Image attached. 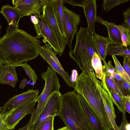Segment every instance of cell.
Listing matches in <instances>:
<instances>
[{"instance_id": "1", "label": "cell", "mask_w": 130, "mask_h": 130, "mask_svg": "<svg viewBox=\"0 0 130 130\" xmlns=\"http://www.w3.org/2000/svg\"><path fill=\"white\" fill-rule=\"evenodd\" d=\"M41 42L24 30H17L0 38V66H17L36 58Z\"/></svg>"}, {"instance_id": "2", "label": "cell", "mask_w": 130, "mask_h": 130, "mask_svg": "<svg viewBox=\"0 0 130 130\" xmlns=\"http://www.w3.org/2000/svg\"><path fill=\"white\" fill-rule=\"evenodd\" d=\"M96 78L94 71L87 74L82 73L76 80L74 90L85 98L98 118L104 130H113L97 87Z\"/></svg>"}, {"instance_id": "3", "label": "cell", "mask_w": 130, "mask_h": 130, "mask_svg": "<svg viewBox=\"0 0 130 130\" xmlns=\"http://www.w3.org/2000/svg\"><path fill=\"white\" fill-rule=\"evenodd\" d=\"M58 116L70 130H94L86 116L78 94L74 90L62 94Z\"/></svg>"}, {"instance_id": "4", "label": "cell", "mask_w": 130, "mask_h": 130, "mask_svg": "<svg viewBox=\"0 0 130 130\" xmlns=\"http://www.w3.org/2000/svg\"><path fill=\"white\" fill-rule=\"evenodd\" d=\"M93 35L87 28L81 27L76 34V42L70 57L76 63L82 73L87 74L94 71L91 60L95 52Z\"/></svg>"}, {"instance_id": "5", "label": "cell", "mask_w": 130, "mask_h": 130, "mask_svg": "<svg viewBox=\"0 0 130 130\" xmlns=\"http://www.w3.org/2000/svg\"><path fill=\"white\" fill-rule=\"evenodd\" d=\"M41 76L45 81L44 86L41 93L37 97L38 105L31 114L27 124V126L33 124L37 120L52 94L54 92H60L61 86L56 72L54 70L48 67L46 71L41 73Z\"/></svg>"}, {"instance_id": "6", "label": "cell", "mask_w": 130, "mask_h": 130, "mask_svg": "<svg viewBox=\"0 0 130 130\" xmlns=\"http://www.w3.org/2000/svg\"><path fill=\"white\" fill-rule=\"evenodd\" d=\"M30 20L34 24V28L35 30L37 36L40 39L41 37L44 39L43 42L46 43L47 42L50 45L54 51L59 56L61 54L58 44L56 36L53 30L47 22L42 17L41 14L38 16L31 15Z\"/></svg>"}, {"instance_id": "7", "label": "cell", "mask_w": 130, "mask_h": 130, "mask_svg": "<svg viewBox=\"0 0 130 130\" xmlns=\"http://www.w3.org/2000/svg\"><path fill=\"white\" fill-rule=\"evenodd\" d=\"M60 92H54L51 95L44 108L36 122L27 126L28 130H39L44 122L51 117L58 116L61 106Z\"/></svg>"}, {"instance_id": "8", "label": "cell", "mask_w": 130, "mask_h": 130, "mask_svg": "<svg viewBox=\"0 0 130 130\" xmlns=\"http://www.w3.org/2000/svg\"><path fill=\"white\" fill-rule=\"evenodd\" d=\"M39 54L46 61L52 69L59 74L70 87L74 88L75 83L73 81L62 67L56 56L57 53L52 49L48 43L41 46L39 49Z\"/></svg>"}, {"instance_id": "9", "label": "cell", "mask_w": 130, "mask_h": 130, "mask_svg": "<svg viewBox=\"0 0 130 130\" xmlns=\"http://www.w3.org/2000/svg\"><path fill=\"white\" fill-rule=\"evenodd\" d=\"M63 26L66 45L72 50V43L75 35L77 32L78 25L81 22L80 15L63 6Z\"/></svg>"}, {"instance_id": "10", "label": "cell", "mask_w": 130, "mask_h": 130, "mask_svg": "<svg viewBox=\"0 0 130 130\" xmlns=\"http://www.w3.org/2000/svg\"><path fill=\"white\" fill-rule=\"evenodd\" d=\"M96 83L100 93L105 111L114 130H119V126L116 123V115L111 94L106 84L104 76L99 80L96 79Z\"/></svg>"}, {"instance_id": "11", "label": "cell", "mask_w": 130, "mask_h": 130, "mask_svg": "<svg viewBox=\"0 0 130 130\" xmlns=\"http://www.w3.org/2000/svg\"><path fill=\"white\" fill-rule=\"evenodd\" d=\"M42 12L41 16L49 24L55 34L62 55L66 45L65 39L60 31L55 18L53 7L49 0L43 7Z\"/></svg>"}, {"instance_id": "12", "label": "cell", "mask_w": 130, "mask_h": 130, "mask_svg": "<svg viewBox=\"0 0 130 130\" xmlns=\"http://www.w3.org/2000/svg\"><path fill=\"white\" fill-rule=\"evenodd\" d=\"M39 92L38 89H29L13 96L2 107L3 109L1 113L6 115L15 108L31 102L37 98Z\"/></svg>"}, {"instance_id": "13", "label": "cell", "mask_w": 130, "mask_h": 130, "mask_svg": "<svg viewBox=\"0 0 130 130\" xmlns=\"http://www.w3.org/2000/svg\"><path fill=\"white\" fill-rule=\"evenodd\" d=\"M36 99L30 103L15 108L5 115V122L9 129H14L20 121L26 115L32 113L37 102Z\"/></svg>"}, {"instance_id": "14", "label": "cell", "mask_w": 130, "mask_h": 130, "mask_svg": "<svg viewBox=\"0 0 130 130\" xmlns=\"http://www.w3.org/2000/svg\"><path fill=\"white\" fill-rule=\"evenodd\" d=\"M49 0H17L14 7L22 17L33 14L36 17L41 15L43 6Z\"/></svg>"}, {"instance_id": "15", "label": "cell", "mask_w": 130, "mask_h": 130, "mask_svg": "<svg viewBox=\"0 0 130 130\" xmlns=\"http://www.w3.org/2000/svg\"><path fill=\"white\" fill-rule=\"evenodd\" d=\"M82 7L87 23V28L93 35L95 32V23L97 6L95 0H87Z\"/></svg>"}, {"instance_id": "16", "label": "cell", "mask_w": 130, "mask_h": 130, "mask_svg": "<svg viewBox=\"0 0 130 130\" xmlns=\"http://www.w3.org/2000/svg\"><path fill=\"white\" fill-rule=\"evenodd\" d=\"M86 116L94 130H104L98 118L82 95L77 93Z\"/></svg>"}, {"instance_id": "17", "label": "cell", "mask_w": 130, "mask_h": 130, "mask_svg": "<svg viewBox=\"0 0 130 130\" xmlns=\"http://www.w3.org/2000/svg\"><path fill=\"white\" fill-rule=\"evenodd\" d=\"M15 66H0V83L14 88L18 80Z\"/></svg>"}, {"instance_id": "18", "label": "cell", "mask_w": 130, "mask_h": 130, "mask_svg": "<svg viewBox=\"0 0 130 130\" xmlns=\"http://www.w3.org/2000/svg\"><path fill=\"white\" fill-rule=\"evenodd\" d=\"M95 20L96 21L104 25L107 27L110 44L122 46L120 34L115 26V23L105 20L99 16H96Z\"/></svg>"}, {"instance_id": "19", "label": "cell", "mask_w": 130, "mask_h": 130, "mask_svg": "<svg viewBox=\"0 0 130 130\" xmlns=\"http://www.w3.org/2000/svg\"><path fill=\"white\" fill-rule=\"evenodd\" d=\"M93 39L95 52L103 61L105 60L107 48L110 44L108 37H103L95 32L93 35Z\"/></svg>"}, {"instance_id": "20", "label": "cell", "mask_w": 130, "mask_h": 130, "mask_svg": "<svg viewBox=\"0 0 130 130\" xmlns=\"http://www.w3.org/2000/svg\"><path fill=\"white\" fill-rule=\"evenodd\" d=\"M0 13L3 14L7 21L9 25L14 24L18 25L21 15L14 7L9 5L3 6L1 8Z\"/></svg>"}, {"instance_id": "21", "label": "cell", "mask_w": 130, "mask_h": 130, "mask_svg": "<svg viewBox=\"0 0 130 130\" xmlns=\"http://www.w3.org/2000/svg\"><path fill=\"white\" fill-rule=\"evenodd\" d=\"M49 1L53 7L55 18L60 31L65 38L63 9L64 3L63 0H49Z\"/></svg>"}, {"instance_id": "22", "label": "cell", "mask_w": 130, "mask_h": 130, "mask_svg": "<svg viewBox=\"0 0 130 130\" xmlns=\"http://www.w3.org/2000/svg\"><path fill=\"white\" fill-rule=\"evenodd\" d=\"M106 84L109 90L113 91L121 96H125L118 80L115 79L111 75L103 71Z\"/></svg>"}, {"instance_id": "23", "label": "cell", "mask_w": 130, "mask_h": 130, "mask_svg": "<svg viewBox=\"0 0 130 130\" xmlns=\"http://www.w3.org/2000/svg\"><path fill=\"white\" fill-rule=\"evenodd\" d=\"M107 55H119L124 58L125 57H130V50L124 48L121 46L115 45L110 44L108 46L107 50Z\"/></svg>"}, {"instance_id": "24", "label": "cell", "mask_w": 130, "mask_h": 130, "mask_svg": "<svg viewBox=\"0 0 130 130\" xmlns=\"http://www.w3.org/2000/svg\"><path fill=\"white\" fill-rule=\"evenodd\" d=\"M91 63L96 77L101 80L103 75V66L100 58L96 52L94 53L93 56Z\"/></svg>"}, {"instance_id": "25", "label": "cell", "mask_w": 130, "mask_h": 130, "mask_svg": "<svg viewBox=\"0 0 130 130\" xmlns=\"http://www.w3.org/2000/svg\"><path fill=\"white\" fill-rule=\"evenodd\" d=\"M115 25L120 33L122 46L127 48L128 46L130 45V30L126 28L123 24L117 25L115 24Z\"/></svg>"}, {"instance_id": "26", "label": "cell", "mask_w": 130, "mask_h": 130, "mask_svg": "<svg viewBox=\"0 0 130 130\" xmlns=\"http://www.w3.org/2000/svg\"><path fill=\"white\" fill-rule=\"evenodd\" d=\"M109 91L112 102L116 105L118 110L121 112L125 111L124 106L125 97L121 96L113 91Z\"/></svg>"}, {"instance_id": "27", "label": "cell", "mask_w": 130, "mask_h": 130, "mask_svg": "<svg viewBox=\"0 0 130 130\" xmlns=\"http://www.w3.org/2000/svg\"><path fill=\"white\" fill-rule=\"evenodd\" d=\"M114 61L115 67H114L115 71L119 74L124 80L129 83H130V77L125 71L120 62L115 56H111Z\"/></svg>"}, {"instance_id": "28", "label": "cell", "mask_w": 130, "mask_h": 130, "mask_svg": "<svg viewBox=\"0 0 130 130\" xmlns=\"http://www.w3.org/2000/svg\"><path fill=\"white\" fill-rule=\"evenodd\" d=\"M129 1V0H104L102 9L104 11L107 12L115 7Z\"/></svg>"}, {"instance_id": "29", "label": "cell", "mask_w": 130, "mask_h": 130, "mask_svg": "<svg viewBox=\"0 0 130 130\" xmlns=\"http://www.w3.org/2000/svg\"><path fill=\"white\" fill-rule=\"evenodd\" d=\"M27 61L24 63H21L18 66L21 67L24 70L26 74L28 76L32 82L36 84L37 80L38 77L31 66L27 63Z\"/></svg>"}, {"instance_id": "30", "label": "cell", "mask_w": 130, "mask_h": 130, "mask_svg": "<svg viewBox=\"0 0 130 130\" xmlns=\"http://www.w3.org/2000/svg\"><path fill=\"white\" fill-rule=\"evenodd\" d=\"M55 117H51L46 120L39 130H54V121Z\"/></svg>"}, {"instance_id": "31", "label": "cell", "mask_w": 130, "mask_h": 130, "mask_svg": "<svg viewBox=\"0 0 130 130\" xmlns=\"http://www.w3.org/2000/svg\"><path fill=\"white\" fill-rule=\"evenodd\" d=\"M124 19V22L123 24L127 28L130 30V7L123 13Z\"/></svg>"}, {"instance_id": "32", "label": "cell", "mask_w": 130, "mask_h": 130, "mask_svg": "<svg viewBox=\"0 0 130 130\" xmlns=\"http://www.w3.org/2000/svg\"><path fill=\"white\" fill-rule=\"evenodd\" d=\"M87 0H63L64 3H66L72 6L83 7Z\"/></svg>"}, {"instance_id": "33", "label": "cell", "mask_w": 130, "mask_h": 130, "mask_svg": "<svg viewBox=\"0 0 130 130\" xmlns=\"http://www.w3.org/2000/svg\"><path fill=\"white\" fill-rule=\"evenodd\" d=\"M118 81L125 94H126V95L128 94L130 95V83L124 79Z\"/></svg>"}, {"instance_id": "34", "label": "cell", "mask_w": 130, "mask_h": 130, "mask_svg": "<svg viewBox=\"0 0 130 130\" xmlns=\"http://www.w3.org/2000/svg\"><path fill=\"white\" fill-rule=\"evenodd\" d=\"M130 58L125 57L124 58L123 67L129 76L130 77Z\"/></svg>"}, {"instance_id": "35", "label": "cell", "mask_w": 130, "mask_h": 130, "mask_svg": "<svg viewBox=\"0 0 130 130\" xmlns=\"http://www.w3.org/2000/svg\"><path fill=\"white\" fill-rule=\"evenodd\" d=\"M5 115H3L1 113H0V130H11L9 129L5 123L4 119Z\"/></svg>"}, {"instance_id": "36", "label": "cell", "mask_w": 130, "mask_h": 130, "mask_svg": "<svg viewBox=\"0 0 130 130\" xmlns=\"http://www.w3.org/2000/svg\"><path fill=\"white\" fill-rule=\"evenodd\" d=\"M124 106L125 111L130 113V96L127 94L125 97V100L124 103Z\"/></svg>"}, {"instance_id": "37", "label": "cell", "mask_w": 130, "mask_h": 130, "mask_svg": "<svg viewBox=\"0 0 130 130\" xmlns=\"http://www.w3.org/2000/svg\"><path fill=\"white\" fill-rule=\"evenodd\" d=\"M122 121L121 125L119 126V130H126V126L128 122L125 114V111L122 112Z\"/></svg>"}, {"instance_id": "38", "label": "cell", "mask_w": 130, "mask_h": 130, "mask_svg": "<svg viewBox=\"0 0 130 130\" xmlns=\"http://www.w3.org/2000/svg\"><path fill=\"white\" fill-rule=\"evenodd\" d=\"M19 29V25H17L13 24L9 25L6 29V34H9Z\"/></svg>"}, {"instance_id": "39", "label": "cell", "mask_w": 130, "mask_h": 130, "mask_svg": "<svg viewBox=\"0 0 130 130\" xmlns=\"http://www.w3.org/2000/svg\"><path fill=\"white\" fill-rule=\"evenodd\" d=\"M112 76L115 79L118 81H120L123 79L119 74L115 72L113 73Z\"/></svg>"}, {"instance_id": "40", "label": "cell", "mask_w": 130, "mask_h": 130, "mask_svg": "<svg viewBox=\"0 0 130 130\" xmlns=\"http://www.w3.org/2000/svg\"><path fill=\"white\" fill-rule=\"evenodd\" d=\"M27 79L24 78L21 82L19 86V88L22 89H23L27 83Z\"/></svg>"}, {"instance_id": "41", "label": "cell", "mask_w": 130, "mask_h": 130, "mask_svg": "<svg viewBox=\"0 0 130 130\" xmlns=\"http://www.w3.org/2000/svg\"><path fill=\"white\" fill-rule=\"evenodd\" d=\"M126 130H130V124L128 122L126 125Z\"/></svg>"}, {"instance_id": "42", "label": "cell", "mask_w": 130, "mask_h": 130, "mask_svg": "<svg viewBox=\"0 0 130 130\" xmlns=\"http://www.w3.org/2000/svg\"><path fill=\"white\" fill-rule=\"evenodd\" d=\"M57 130H70L67 127L65 126L59 128Z\"/></svg>"}, {"instance_id": "43", "label": "cell", "mask_w": 130, "mask_h": 130, "mask_svg": "<svg viewBox=\"0 0 130 130\" xmlns=\"http://www.w3.org/2000/svg\"><path fill=\"white\" fill-rule=\"evenodd\" d=\"M22 130H28L26 125L24 127H23V128Z\"/></svg>"}, {"instance_id": "44", "label": "cell", "mask_w": 130, "mask_h": 130, "mask_svg": "<svg viewBox=\"0 0 130 130\" xmlns=\"http://www.w3.org/2000/svg\"><path fill=\"white\" fill-rule=\"evenodd\" d=\"M23 127H22V128H21L18 129H17V130H15L14 129H11V130H22L23 129Z\"/></svg>"}, {"instance_id": "45", "label": "cell", "mask_w": 130, "mask_h": 130, "mask_svg": "<svg viewBox=\"0 0 130 130\" xmlns=\"http://www.w3.org/2000/svg\"><path fill=\"white\" fill-rule=\"evenodd\" d=\"M2 28V26L1 24H0V36L1 34V29Z\"/></svg>"}, {"instance_id": "46", "label": "cell", "mask_w": 130, "mask_h": 130, "mask_svg": "<svg viewBox=\"0 0 130 130\" xmlns=\"http://www.w3.org/2000/svg\"><path fill=\"white\" fill-rule=\"evenodd\" d=\"M3 109L2 107H0V113H1L2 110Z\"/></svg>"}]
</instances>
